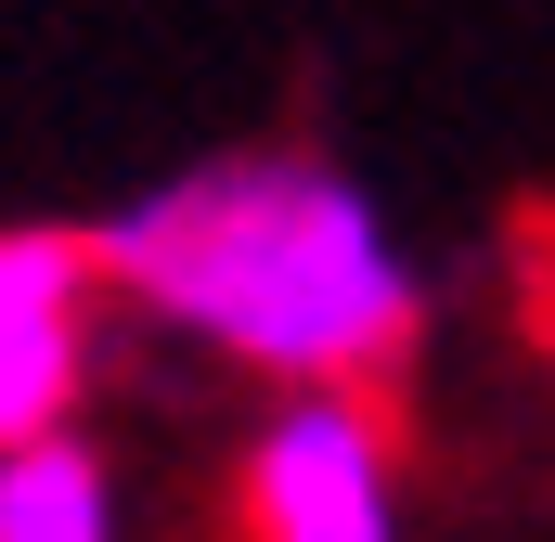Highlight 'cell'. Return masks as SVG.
Here are the masks:
<instances>
[{
  "mask_svg": "<svg viewBox=\"0 0 555 542\" xmlns=\"http://www.w3.org/2000/svg\"><path fill=\"white\" fill-rule=\"evenodd\" d=\"M91 259L130 323L259 375L272 401H375L426 336V259L401 246V220L375 207V181L297 142L142 181L91 220Z\"/></svg>",
  "mask_w": 555,
  "mask_h": 542,
  "instance_id": "6da1fadb",
  "label": "cell"
},
{
  "mask_svg": "<svg viewBox=\"0 0 555 542\" xmlns=\"http://www.w3.org/2000/svg\"><path fill=\"white\" fill-rule=\"evenodd\" d=\"M233 542H414V465L388 401H272L233 452Z\"/></svg>",
  "mask_w": 555,
  "mask_h": 542,
  "instance_id": "7a4b0ae2",
  "label": "cell"
},
{
  "mask_svg": "<svg viewBox=\"0 0 555 542\" xmlns=\"http://www.w3.org/2000/svg\"><path fill=\"white\" fill-rule=\"evenodd\" d=\"M104 323H117V297H104L91 233H65V220L0 233V452L78 439V401L104 375Z\"/></svg>",
  "mask_w": 555,
  "mask_h": 542,
  "instance_id": "3957f363",
  "label": "cell"
},
{
  "mask_svg": "<svg viewBox=\"0 0 555 542\" xmlns=\"http://www.w3.org/2000/svg\"><path fill=\"white\" fill-rule=\"evenodd\" d=\"M117 465L91 452V426L78 439H26V452H0V542H117Z\"/></svg>",
  "mask_w": 555,
  "mask_h": 542,
  "instance_id": "277c9868",
  "label": "cell"
}]
</instances>
